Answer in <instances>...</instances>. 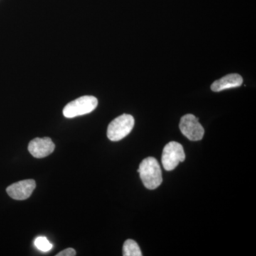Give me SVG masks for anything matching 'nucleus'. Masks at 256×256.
Segmentation results:
<instances>
[{
	"instance_id": "0eeeda50",
	"label": "nucleus",
	"mask_w": 256,
	"mask_h": 256,
	"mask_svg": "<svg viewBox=\"0 0 256 256\" xmlns=\"http://www.w3.org/2000/svg\"><path fill=\"white\" fill-rule=\"evenodd\" d=\"M55 150V144L50 138H36L32 140L28 150L34 158H44L50 156Z\"/></svg>"
},
{
	"instance_id": "20e7f679",
	"label": "nucleus",
	"mask_w": 256,
	"mask_h": 256,
	"mask_svg": "<svg viewBox=\"0 0 256 256\" xmlns=\"http://www.w3.org/2000/svg\"><path fill=\"white\" fill-rule=\"evenodd\" d=\"M185 153L182 146L176 142H170L164 148L162 156L163 168L166 171L174 170L185 160Z\"/></svg>"
},
{
	"instance_id": "f257e3e1",
	"label": "nucleus",
	"mask_w": 256,
	"mask_h": 256,
	"mask_svg": "<svg viewBox=\"0 0 256 256\" xmlns=\"http://www.w3.org/2000/svg\"><path fill=\"white\" fill-rule=\"evenodd\" d=\"M138 172L144 186L148 190H156L162 182V175L159 163L156 158L149 156L143 160Z\"/></svg>"
},
{
	"instance_id": "f03ea898",
	"label": "nucleus",
	"mask_w": 256,
	"mask_h": 256,
	"mask_svg": "<svg viewBox=\"0 0 256 256\" xmlns=\"http://www.w3.org/2000/svg\"><path fill=\"white\" fill-rule=\"evenodd\" d=\"M98 99L92 96H84L69 102L64 107L63 114L67 118H74L92 112L98 106Z\"/></svg>"
},
{
	"instance_id": "9b49d317",
	"label": "nucleus",
	"mask_w": 256,
	"mask_h": 256,
	"mask_svg": "<svg viewBox=\"0 0 256 256\" xmlns=\"http://www.w3.org/2000/svg\"><path fill=\"white\" fill-rule=\"evenodd\" d=\"M56 256H76V252L72 248H68L62 250L58 254L56 255Z\"/></svg>"
},
{
	"instance_id": "1a4fd4ad",
	"label": "nucleus",
	"mask_w": 256,
	"mask_h": 256,
	"mask_svg": "<svg viewBox=\"0 0 256 256\" xmlns=\"http://www.w3.org/2000/svg\"><path fill=\"white\" fill-rule=\"evenodd\" d=\"M122 255L124 256H142V254L137 242L131 239H128L124 242Z\"/></svg>"
},
{
	"instance_id": "6e6552de",
	"label": "nucleus",
	"mask_w": 256,
	"mask_h": 256,
	"mask_svg": "<svg viewBox=\"0 0 256 256\" xmlns=\"http://www.w3.org/2000/svg\"><path fill=\"white\" fill-rule=\"evenodd\" d=\"M242 84V76L237 74H228L214 82L210 86V89L212 92H220L226 89L240 86Z\"/></svg>"
},
{
	"instance_id": "9d476101",
	"label": "nucleus",
	"mask_w": 256,
	"mask_h": 256,
	"mask_svg": "<svg viewBox=\"0 0 256 256\" xmlns=\"http://www.w3.org/2000/svg\"><path fill=\"white\" fill-rule=\"evenodd\" d=\"M35 246L42 252H48L52 250L53 245L44 236L37 237L34 240Z\"/></svg>"
},
{
	"instance_id": "7ed1b4c3",
	"label": "nucleus",
	"mask_w": 256,
	"mask_h": 256,
	"mask_svg": "<svg viewBox=\"0 0 256 256\" xmlns=\"http://www.w3.org/2000/svg\"><path fill=\"white\" fill-rule=\"evenodd\" d=\"M134 126V119L131 114H124L114 119L108 127L107 136L114 142L124 139L130 133Z\"/></svg>"
},
{
	"instance_id": "423d86ee",
	"label": "nucleus",
	"mask_w": 256,
	"mask_h": 256,
	"mask_svg": "<svg viewBox=\"0 0 256 256\" xmlns=\"http://www.w3.org/2000/svg\"><path fill=\"white\" fill-rule=\"evenodd\" d=\"M36 186L34 180H22L10 185L6 188V192L13 200L22 201L31 196Z\"/></svg>"
},
{
	"instance_id": "39448f33",
	"label": "nucleus",
	"mask_w": 256,
	"mask_h": 256,
	"mask_svg": "<svg viewBox=\"0 0 256 256\" xmlns=\"http://www.w3.org/2000/svg\"><path fill=\"white\" fill-rule=\"evenodd\" d=\"M180 129L182 133L190 140H201L204 134V129L198 122V118L194 114L184 116L180 120Z\"/></svg>"
}]
</instances>
